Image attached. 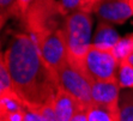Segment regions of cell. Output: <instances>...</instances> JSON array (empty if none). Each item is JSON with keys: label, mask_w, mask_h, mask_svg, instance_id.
Instances as JSON below:
<instances>
[{"label": "cell", "mask_w": 133, "mask_h": 121, "mask_svg": "<svg viewBox=\"0 0 133 121\" xmlns=\"http://www.w3.org/2000/svg\"><path fill=\"white\" fill-rule=\"evenodd\" d=\"M1 56L25 108L37 109L52 103L59 90L55 72L41 55L36 42L28 32L13 34Z\"/></svg>", "instance_id": "1"}, {"label": "cell", "mask_w": 133, "mask_h": 121, "mask_svg": "<svg viewBox=\"0 0 133 121\" xmlns=\"http://www.w3.org/2000/svg\"><path fill=\"white\" fill-rule=\"evenodd\" d=\"M67 16L59 0H34L22 23L25 32L38 46L48 38L65 32Z\"/></svg>", "instance_id": "2"}, {"label": "cell", "mask_w": 133, "mask_h": 121, "mask_svg": "<svg viewBox=\"0 0 133 121\" xmlns=\"http://www.w3.org/2000/svg\"><path fill=\"white\" fill-rule=\"evenodd\" d=\"M92 15L82 10L66 17L65 38L68 60L82 70L84 56L92 44Z\"/></svg>", "instance_id": "3"}, {"label": "cell", "mask_w": 133, "mask_h": 121, "mask_svg": "<svg viewBox=\"0 0 133 121\" xmlns=\"http://www.w3.org/2000/svg\"><path fill=\"white\" fill-rule=\"evenodd\" d=\"M54 72L59 89L76 97L85 107L92 104V98H91L92 82L90 80V78L81 67H78L67 59Z\"/></svg>", "instance_id": "4"}, {"label": "cell", "mask_w": 133, "mask_h": 121, "mask_svg": "<svg viewBox=\"0 0 133 121\" xmlns=\"http://www.w3.org/2000/svg\"><path fill=\"white\" fill-rule=\"evenodd\" d=\"M119 60L113 52L91 44L83 60V70L91 82L116 79Z\"/></svg>", "instance_id": "5"}, {"label": "cell", "mask_w": 133, "mask_h": 121, "mask_svg": "<svg viewBox=\"0 0 133 121\" xmlns=\"http://www.w3.org/2000/svg\"><path fill=\"white\" fill-rule=\"evenodd\" d=\"M98 21L110 24H124L133 16L128 0H102L94 12Z\"/></svg>", "instance_id": "6"}, {"label": "cell", "mask_w": 133, "mask_h": 121, "mask_svg": "<svg viewBox=\"0 0 133 121\" xmlns=\"http://www.w3.org/2000/svg\"><path fill=\"white\" fill-rule=\"evenodd\" d=\"M122 89L118 80H96L91 83V98L92 103L119 109L120 95Z\"/></svg>", "instance_id": "7"}, {"label": "cell", "mask_w": 133, "mask_h": 121, "mask_svg": "<svg viewBox=\"0 0 133 121\" xmlns=\"http://www.w3.org/2000/svg\"><path fill=\"white\" fill-rule=\"evenodd\" d=\"M52 107L58 121H71L76 113H78L83 108H88L76 97L61 89L56 91L52 101Z\"/></svg>", "instance_id": "8"}, {"label": "cell", "mask_w": 133, "mask_h": 121, "mask_svg": "<svg viewBox=\"0 0 133 121\" xmlns=\"http://www.w3.org/2000/svg\"><path fill=\"white\" fill-rule=\"evenodd\" d=\"M120 38L121 36L119 35L118 30L114 28V25L98 21L92 36V44L103 49L111 50L115 47V44L120 41Z\"/></svg>", "instance_id": "9"}, {"label": "cell", "mask_w": 133, "mask_h": 121, "mask_svg": "<svg viewBox=\"0 0 133 121\" xmlns=\"http://www.w3.org/2000/svg\"><path fill=\"white\" fill-rule=\"evenodd\" d=\"M88 121H120L119 109H113L105 106L92 103L88 107Z\"/></svg>", "instance_id": "10"}, {"label": "cell", "mask_w": 133, "mask_h": 121, "mask_svg": "<svg viewBox=\"0 0 133 121\" xmlns=\"http://www.w3.org/2000/svg\"><path fill=\"white\" fill-rule=\"evenodd\" d=\"M119 120L133 121V90L125 89L121 91L119 103Z\"/></svg>", "instance_id": "11"}, {"label": "cell", "mask_w": 133, "mask_h": 121, "mask_svg": "<svg viewBox=\"0 0 133 121\" xmlns=\"http://www.w3.org/2000/svg\"><path fill=\"white\" fill-rule=\"evenodd\" d=\"M25 109L22 98L18 93H9V95H0V114H10V113H18Z\"/></svg>", "instance_id": "12"}, {"label": "cell", "mask_w": 133, "mask_h": 121, "mask_svg": "<svg viewBox=\"0 0 133 121\" xmlns=\"http://www.w3.org/2000/svg\"><path fill=\"white\" fill-rule=\"evenodd\" d=\"M116 80L122 90L132 89L133 90V66L127 60L120 61L116 73Z\"/></svg>", "instance_id": "13"}, {"label": "cell", "mask_w": 133, "mask_h": 121, "mask_svg": "<svg viewBox=\"0 0 133 121\" xmlns=\"http://www.w3.org/2000/svg\"><path fill=\"white\" fill-rule=\"evenodd\" d=\"M111 52L115 55V58L119 60V62L128 59V56L133 52V42H132V38H131L130 34L124 36V37H121L120 41L111 49Z\"/></svg>", "instance_id": "14"}, {"label": "cell", "mask_w": 133, "mask_h": 121, "mask_svg": "<svg viewBox=\"0 0 133 121\" xmlns=\"http://www.w3.org/2000/svg\"><path fill=\"white\" fill-rule=\"evenodd\" d=\"M9 93H17L13 86V82L4 58L0 56V95H9Z\"/></svg>", "instance_id": "15"}, {"label": "cell", "mask_w": 133, "mask_h": 121, "mask_svg": "<svg viewBox=\"0 0 133 121\" xmlns=\"http://www.w3.org/2000/svg\"><path fill=\"white\" fill-rule=\"evenodd\" d=\"M17 0H0V24L1 28L5 26L7 21L17 18Z\"/></svg>", "instance_id": "16"}, {"label": "cell", "mask_w": 133, "mask_h": 121, "mask_svg": "<svg viewBox=\"0 0 133 121\" xmlns=\"http://www.w3.org/2000/svg\"><path fill=\"white\" fill-rule=\"evenodd\" d=\"M59 1L67 15L82 10V0H59Z\"/></svg>", "instance_id": "17"}, {"label": "cell", "mask_w": 133, "mask_h": 121, "mask_svg": "<svg viewBox=\"0 0 133 121\" xmlns=\"http://www.w3.org/2000/svg\"><path fill=\"white\" fill-rule=\"evenodd\" d=\"M34 0H17V12H18V17L17 18L22 22L23 17L25 16L26 11H28L29 6L31 5Z\"/></svg>", "instance_id": "18"}, {"label": "cell", "mask_w": 133, "mask_h": 121, "mask_svg": "<svg viewBox=\"0 0 133 121\" xmlns=\"http://www.w3.org/2000/svg\"><path fill=\"white\" fill-rule=\"evenodd\" d=\"M0 121H24V110L10 114H0Z\"/></svg>", "instance_id": "19"}, {"label": "cell", "mask_w": 133, "mask_h": 121, "mask_svg": "<svg viewBox=\"0 0 133 121\" xmlns=\"http://www.w3.org/2000/svg\"><path fill=\"white\" fill-rule=\"evenodd\" d=\"M102 0H82V11L92 13L95 7L101 3Z\"/></svg>", "instance_id": "20"}, {"label": "cell", "mask_w": 133, "mask_h": 121, "mask_svg": "<svg viewBox=\"0 0 133 121\" xmlns=\"http://www.w3.org/2000/svg\"><path fill=\"white\" fill-rule=\"evenodd\" d=\"M88 108H83L81 109L78 113L74 114V116L71 119V121H88Z\"/></svg>", "instance_id": "21"}, {"label": "cell", "mask_w": 133, "mask_h": 121, "mask_svg": "<svg viewBox=\"0 0 133 121\" xmlns=\"http://www.w3.org/2000/svg\"><path fill=\"white\" fill-rule=\"evenodd\" d=\"M127 61H128V62L131 64V65L133 66V52H132V54H131V55L128 56V59H127Z\"/></svg>", "instance_id": "22"}, {"label": "cell", "mask_w": 133, "mask_h": 121, "mask_svg": "<svg viewBox=\"0 0 133 121\" xmlns=\"http://www.w3.org/2000/svg\"><path fill=\"white\" fill-rule=\"evenodd\" d=\"M128 4H130L131 10H132V12H133V0H128Z\"/></svg>", "instance_id": "23"}, {"label": "cell", "mask_w": 133, "mask_h": 121, "mask_svg": "<svg viewBox=\"0 0 133 121\" xmlns=\"http://www.w3.org/2000/svg\"><path fill=\"white\" fill-rule=\"evenodd\" d=\"M130 36H131V38H132V42H133V32H132V34H130Z\"/></svg>", "instance_id": "24"}]
</instances>
